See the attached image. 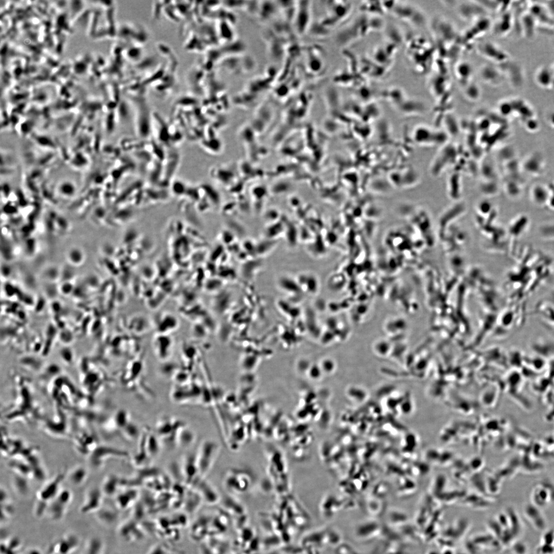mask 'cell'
<instances>
[{
    "instance_id": "6da1fadb",
    "label": "cell",
    "mask_w": 554,
    "mask_h": 554,
    "mask_svg": "<svg viewBox=\"0 0 554 554\" xmlns=\"http://www.w3.org/2000/svg\"><path fill=\"white\" fill-rule=\"evenodd\" d=\"M66 472H61L45 482L36 493L35 513L38 517L45 515L49 504L63 488Z\"/></svg>"
},
{
    "instance_id": "7a4b0ae2",
    "label": "cell",
    "mask_w": 554,
    "mask_h": 554,
    "mask_svg": "<svg viewBox=\"0 0 554 554\" xmlns=\"http://www.w3.org/2000/svg\"><path fill=\"white\" fill-rule=\"evenodd\" d=\"M73 499L72 491L63 488L56 497L49 504L45 515L52 521L63 519L66 516Z\"/></svg>"
},
{
    "instance_id": "3957f363",
    "label": "cell",
    "mask_w": 554,
    "mask_h": 554,
    "mask_svg": "<svg viewBox=\"0 0 554 554\" xmlns=\"http://www.w3.org/2000/svg\"><path fill=\"white\" fill-rule=\"evenodd\" d=\"M218 452L219 446L214 442L207 441L202 445L196 458L198 473L201 478L211 469Z\"/></svg>"
},
{
    "instance_id": "277c9868",
    "label": "cell",
    "mask_w": 554,
    "mask_h": 554,
    "mask_svg": "<svg viewBox=\"0 0 554 554\" xmlns=\"http://www.w3.org/2000/svg\"><path fill=\"white\" fill-rule=\"evenodd\" d=\"M128 454L124 451L104 445H99L88 456V462L91 467L95 469H100L105 462L110 458H124Z\"/></svg>"
},
{
    "instance_id": "5b68a950",
    "label": "cell",
    "mask_w": 554,
    "mask_h": 554,
    "mask_svg": "<svg viewBox=\"0 0 554 554\" xmlns=\"http://www.w3.org/2000/svg\"><path fill=\"white\" fill-rule=\"evenodd\" d=\"M252 479L250 475L244 471H229L225 477V485L229 490L237 492L247 491L252 486Z\"/></svg>"
},
{
    "instance_id": "8992f818",
    "label": "cell",
    "mask_w": 554,
    "mask_h": 554,
    "mask_svg": "<svg viewBox=\"0 0 554 554\" xmlns=\"http://www.w3.org/2000/svg\"><path fill=\"white\" fill-rule=\"evenodd\" d=\"M545 167L544 158L538 153L529 154L520 163L521 173H524L531 178H538L542 176Z\"/></svg>"
},
{
    "instance_id": "52a82bcc",
    "label": "cell",
    "mask_w": 554,
    "mask_h": 554,
    "mask_svg": "<svg viewBox=\"0 0 554 554\" xmlns=\"http://www.w3.org/2000/svg\"><path fill=\"white\" fill-rule=\"evenodd\" d=\"M105 496L101 487L92 486L86 491L83 502L80 507L83 514L97 513L103 506Z\"/></svg>"
},
{
    "instance_id": "ba28073f",
    "label": "cell",
    "mask_w": 554,
    "mask_h": 554,
    "mask_svg": "<svg viewBox=\"0 0 554 554\" xmlns=\"http://www.w3.org/2000/svg\"><path fill=\"white\" fill-rule=\"evenodd\" d=\"M95 435L85 431L79 434L75 440L77 450L84 456H88L99 445Z\"/></svg>"
},
{
    "instance_id": "9c48e42d",
    "label": "cell",
    "mask_w": 554,
    "mask_h": 554,
    "mask_svg": "<svg viewBox=\"0 0 554 554\" xmlns=\"http://www.w3.org/2000/svg\"><path fill=\"white\" fill-rule=\"evenodd\" d=\"M391 7L394 8V9L388 10H391L392 13L395 16H397L398 18L406 22L417 24L415 21L416 19L413 16L424 17L423 15L419 10L409 4L404 3L395 4L394 6L392 5Z\"/></svg>"
},
{
    "instance_id": "30bf717a",
    "label": "cell",
    "mask_w": 554,
    "mask_h": 554,
    "mask_svg": "<svg viewBox=\"0 0 554 554\" xmlns=\"http://www.w3.org/2000/svg\"><path fill=\"white\" fill-rule=\"evenodd\" d=\"M90 471L85 465L79 464L66 472V480L75 487L83 486L88 480Z\"/></svg>"
},
{
    "instance_id": "8fae6325",
    "label": "cell",
    "mask_w": 554,
    "mask_h": 554,
    "mask_svg": "<svg viewBox=\"0 0 554 554\" xmlns=\"http://www.w3.org/2000/svg\"><path fill=\"white\" fill-rule=\"evenodd\" d=\"M479 50L485 57L496 63H505L509 58L504 51L493 44L489 42L482 43Z\"/></svg>"
},
{
    "instance_id": "7c38bea8",
    "label": "cell",
    "mask_w": 554,
    "mask_h": 554,
    "mask_svg": "<svg viewBox=\"0 0 554 554\" xmlns=\"http://www.w3.org/2000/svg\"><path fill=\"white\" fill-rule=\"evenodd\" d=\"M531 199L538 205H547L550 195L548 186L537 184L533 186L530 191Z\"/></svg>"
},
{
    "instance_id": "4fadbf2b",
    "label": "cell",
    "mask_w": 554,
    "mask_h": 554,
    "mask_svg": "<svg viewBox=\"0 0 554 554\" xmlns=\"http://www.w3.org/2000/svg\"><path fill=\"white\" fill-rule=\"evenodd\" d=\"M482 79L491 84H498L502 81L503 75L499 70L490 66H485L481 71Z\"/></svg>"
},
{
    "instance_id": "5bb4252c",
    "label": "cell",
    "mask_w": 554,
    "mask_h": 554,
    "mask_svg": "<svg viewBox=\"0 0 554 554\" xmlns=\"http://www.w3.org/2000/svg\"><path fill=\"white\" fill-rule=\"evenodd\" d=\"M29 479L17 474L14 475L12 485L14 490L18 495L25 496L28 494L30 486Z\"/></svg>"
},
{
    "instance_id": "9a60e30c",
    "label": "cell",
    "mask_w": 554,
    "mask_h": 554,
    "mask_svg": "<svg viewBox=\"0 0 554 554\" xmlns=\"http://www.w3.org/2000/svg\"><path fill=\"white\" fill-rule=\"evenodd\" d=\"M119 479L114 475H108L103 480L100 487L104 496L114 495L119 486Z\"/></svg>"
},
{
    "instance_id": "2e32d148",
    "label": "cell",
    "mask_w": 554,
    "mask_h": 554,
    "mask_svg": "<svg viewBox=\"0 0 554 554\" xmlns=\"http://www.w3.org/2000/svg\"><path fill=\"white\" fill-rule=\"evenodd\" d=\"M551 71H550L547 68L543 67L541 68L537 71L536 75V80L537 83L541 87L544 88H549L551 84L552 76Z\"/></svg>"
},
{
    "instance_id": "e0dca14e",
    "label": "cell",
    "mask_w": 554,
    "mask_h": 554,
    "mask_svg": "<svg viewBox=\"0 0 554 554\" xmlns=\"http://www.w3.org/2000/svg\"><path fill=\"white\" fill-rule=\"evenodd\" d=\"M278 284L280 288L285 291L296 293L300 290L299 285L298 282L289 278L282 277L280 278Z\"/></svg>"
},
{
    "instance_id": "ac0fdd59",
    "label": "cell",
    "mask_w": 554,
    "mask_h": 554,
    "mask_svg": "<svg viewBox=\"0 0 554 554\" xmlns=\"http://www.w3.org/2000/svg\"><path fill=\"white\" fill-rule=\"evenodd\" d=\"M130 423L126 426L123 429L124 431V435L125 437L129 439H133L136 438L138 435V428L136 425L134 424H130Z\"/></svg>"
},
{
    "instance_id": "d6986e66",
    "label": "cell",
    "mask_w": 554,
    "mask_h": 554,
    "mask_svg": "<svg viewBox=\"0 0 554 554\" xmlns=\"http://www.w3.org/2000/svg\"><path fill=\"white\" fill-rule=\"evenodd\" d=\"M333 363H332L331 361H326V362L324 363L325 369L327 371H330L332 370V369L333 368Z\"/></svg>"
},
{
    "instance_id": "ffe728a7",
    "label": "cell",
    "mask_w": 554,
    "mask_h": 554,
    "mask_svg": "<svg viewBox=\"0 0 554 554\" xmlns=\"http://www.w3.org/2000/svg\"><path fill=\"white\" fill-rule=\"evenodd\" d=\"M66 543L65 542V541L64 540H63V542H62V543H61V545H63L64 546H66ZM66 546V551H66V553H67V552H69V551H71V548H70L69 547H67V546ZM65 547H65H60V549H59V550H61V549H63V548H64Z\"/></svg>"
}]
</instances>
